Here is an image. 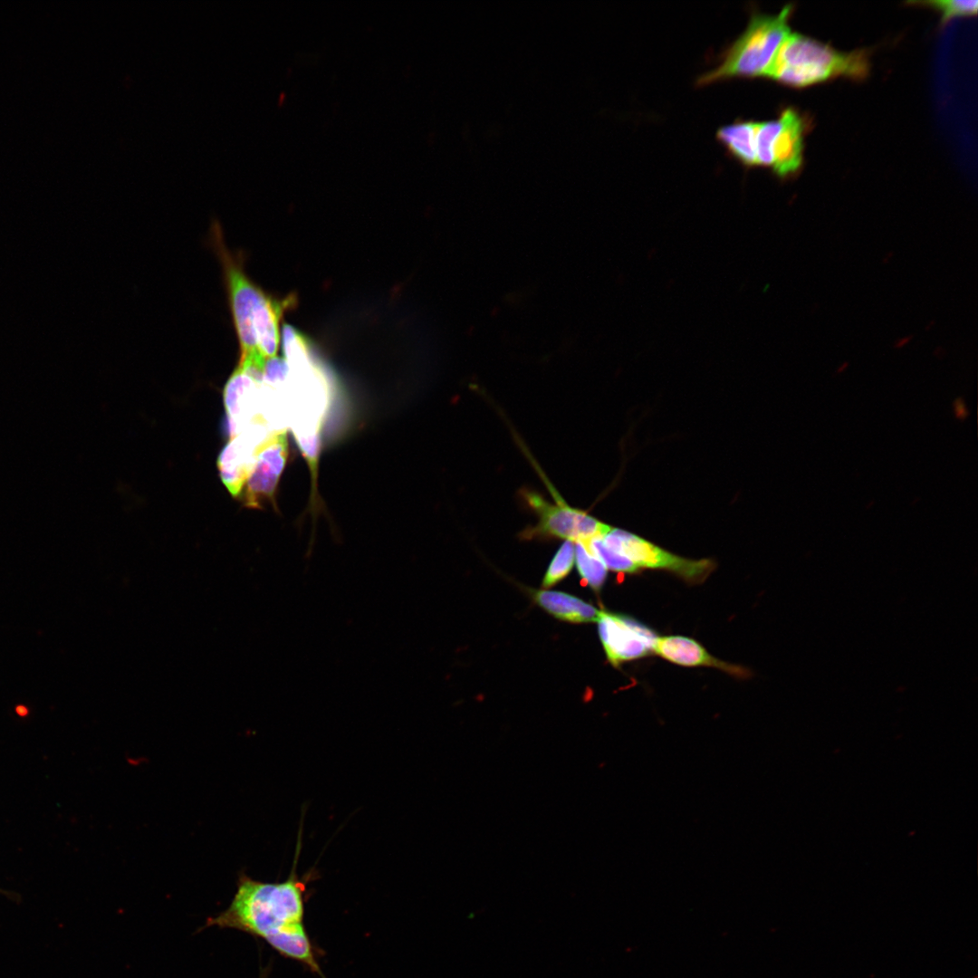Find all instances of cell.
<instances>
[{
  "instance_id": "7a4b0ae2",
  "label": "cell",
  "mask_w": 978,
  "mask_h": 978,
  "mask_svg": "<svg viewBox=\"0 0 978 978\" xmlns=\"http://www.w3.org/2000/svg\"><path fill=\"white\" fill-rule=\"evenodd\" d=\"M869 72L866 51L844 53L796 33L781 45L765 78L783 85L802 88L836 77L855 80Z\"/></svg>"
},
{
  "instance_id": "d6986e66",
  "label": "cell",
  "mask_w": 978,
  "mask_h": 978,
  "mask_svg": "<svg viewBox=\"0 0 978 978\" xmlns=\"http://www.w3.org/2000/svg\"><path fill=\"white\" fill-rule=\"evenodd\" d=\"M954 410L955 417L959 419H964L968 416V411L965 407L964 401L962 398H956L954 402Z\"/></svg>"
},
{
  "instance_id": "6da1fadb",
  "label": "cell",
  "mask_w": 978,
  "mask_h": 978,
  "mask_svg": "<svg viewBox=\"0 0 978 978\" xmlns=\"http://www.w3.org/2000/svg\"><path fill=\"white\" fill-rule=\"evenodd\" d=\"M300 849L299 837L291 874L283 882L265 883L241 876L229 907L209 919L207 925L235 928L261 937L283 956L325 978L303 925L304 895L312 872L298 876Z\"/></svg>"
},
{
  "instance_id": "8fae6325",
  "label": "cell",
  "mask_w": 978,
  "mask_h": 978,
  "mask_svg": "<svg viewBox=\"0 0 978 978\" xmlns=\"http://www.w3.org/2000/svg\"><path fill=\"white\" fill-rule=\"evenodd\" d=\"M271 432L265 424H254L231 438L219 454V475L233 496L243 492L255 465L258 449Z\"/></svg>"
},
{
  "instance_id": "3957f363",
  "label": "cell",
  "mask_w": 978,
  "mask_h": 978,
  "mask_svg": "<svg viewBox=\"0 0 978 978\" xmlns=\"http://www.w3.org/2000/svg\"><path fill=\"white\" fill-rule=\"evenodd\" d=\"M791 5L778 14L753 12L744 32L724 52L720 63L702 74L697 86L731 78L766 77L784 40L791 34Z\"/></svg>"
},
{
  "instance_id": "9c48e42d",
  "label": "cell",
  "mask_w": 978,
  "mask_h": 978,
  "mask_svg": "<svg viewBox=\"0 0 978 978\" xmlns=\"http://www.w3.org/2000/svg\"><path fill=\"white\" fill-rule=\"evenodd\" d=\"M287 456L286 430L271 432L258 449L255 465L244 485L243 501L246 507L260 508L264 502L273 501Z\"/></svg>"
},
{
  "instance_id": "30bf717a",
  "label": "cell",
  "mask_w": 978,
  "mask_h": 978,
  "mask_svg": "<svg viewBox=\"0 0 978 978\" xmlns=\"http://www.w3.org/2000/svg\"><path fill=\"white\" fill-rule=\"evenodd\" d=\"M262 384L263 381L255 375L238 365L227 380L224 388V403L225 431L230 439L254 424L267 426L261 415Z\"/></svg>"
},
{
  "instance_id": "277c9868",
  "label": "cell",
  "mask_w": 978,
  "mask_h": 978,
  "mask_svg": "<svg viewBox=\"0 0 978 978\" xmlns=\"http://www.w3.org/2000/svg\"><path fill=\"white\" fill-rule=\"evenodd\" d=\"M543 478L553 501L550 502L541 493L529 487H523L518 492L523 507L532 512L537 518L534 525L524 528L519 537L523 541L565 540L584 542L596 536L606 533L610 525L602 523L588 512L570 506L550 483Z\"/></svg>"
},
{
  "instance_id": "4fadbf2b",
  "label": "cell",
  "mask_w": 978,
  "mask_h": 978,
  "mask_svg": "<svg viewBox=\"0 0 978 978\" xmlns=\"http://www.w3.org/2000/svg\"><path fill=\"white\" fill-rule=\"evenodd\" d=\"M533 601L554 618L570 623L597 622L600 610L593 605L565 592L549 590H528Z\"/></svg>"
},
{
  "instance_id": "ba28073f",
  "label": "cell",
  "mask_w": 978,
  "mask_h": 978,
  "mask_svg": "<svg viewBox=\"0 0 978 978\" xmlns=\"http://www.w3.org/2000/svg\"><path fill=\"white\" fill-rule=\"evenodd\" d=\"M597 622L605 654L614 666L653 651L657 637L633 618L600 610Z\"/></svg>"
},
{
  "instance_id": "5b68a950",
  "label": "cell",
  "mask_w": 978,
  "mask_h": 978,
  "mask_svg": "<svg viewBox=\"0 0 978 978\" xmlns=\"http://www.w3.org/2000/svg\"><path fill=\"white\" fill-rule=\"evenodd\" d=\"M213 244L219 256L228 294L229 305L240 344V360L265 364L259 354L254 321L256 308L264 295L245 274L241 261L235 258L223 242L218 224L213 225Z\"/></svg>"
},
{
  "instance_id": "5bb4252c",
  "label": "cell",
  "mask_w": 978,
  "mask_h": 978,
  "mask_svg": "<svg viewBox=\"0 0 978 978\" xmlns=\"http://www.w3.org/2000/svg\"><path fill=\"white\" fill-rule=\"evenodd\" d=\"M756 124L757 121L738 120L723 126L716 132L717 140L734 159L746 168L758 167L755 144Z\"/></svg>"
},
{
  "instance_id": "e0dca14e",
  "label": "cell",
  "mask_w": 978,
  "mask_h": 978,
  "mask_svg": "<svg viewBox=\"0 0 978 978\" xmlns=\"http://www.w3.org/2000/svg\"><path fill=\"white\" fill-rule=\"evenodd\" d=\"M601 536L593 537L585 544L590 551L596 556L607 569L622 573H634L639 570V568L628 558L607 547L603 542Z\"/></svg>"
},
{
  "instance_id": "52a82bcc",
  "label": "cell",
  "mask_w": 978,
  "mask_h": 978,
  "mask_svg": "<svg viewBox=\"0 0 978 978\" xmlns=\"http://www.w3.org/2000/svg\"><path fill=\"white\" fill-rule=\"evenodd\" d=\"M601 539L607 547L628 558L638 568L667 570L694 583L703 581L714 568L710 560H688L679 557L618 528L610 527Z\"/></svg>"
},
{
  "instance_id": "ac0fdd59",
  "label": "cell",
  "mask_w": 978,
  "mask_h": 978,
  "mask_svg": "<svg viewBox=\"0 0 978 978\" xmlns=\"http://www.w3.org/2000/svg\"><path fill=\"white\" fill-rule=\"evenodd\" d=\"M925 4L940 12L943 23L954 17L975 15L978 9L976 0H942L929 1Z\"/></svg>"
},
{
  "instance_id": "8992f818",
  "label": "cell",
  "mask_w": 978,
  "mask_h": 978,
  "mask_svg": "<svg viewBox=\"0 0 978 978\" xmlns=\"http://www.w3.org/2000/svg\"><path fill=\"white\" fill-rule=\"evenodd\" d=\"M804 121L793 109H785L773 120L757 122L755 144L758 167L772 169L787 178L800 169L803 160Z\"/></svg>"
},
{
  "instance_id": "2e32d148",
  "label": "cell",
  "mask_w": 978,
  "mask_h": 978,
  "mask_svg": "<svg viewBox=\"0 0 978 978\" xmlns=\"http://www.w3.org/2000/svg\"><path fill=\"white\" fill-rule=\"evenodd\" d=\"M575 561V543L565 541L555 552L546 573L542 587L549 589L562 580L570 572Z\"/></svg>"
},
{
  "instance_id": "7c38bea8",
  "label": "cell",
  "mask_w": 978,
  "mask_h": 978,
  "mask_svg": "<svg viewBox=\"0 0 978 978\" xmlns=\"http://www.w3.org/2000/svg\"><path fill=\"white\" fill-rule=\"evenodd\" d=\"M653 651L663 658L686 666H714L737 676H746V669L712 657L699 643L689 638L669 636L657 638Z\"/></svg>"
},
{
  "instance_id": "9a60e30c",
  "label": "cell",
  "mask_w": 978,
  "mask_h": 978,
  "mask_svg": "<svg viewBox=\"0 0 978 978\" xmlns=\"http://www.w3.org/2000/svg\"><path fill=\"white\" fill-rule=\"evenodd\" d=\"M575 561L581 580L594 591H599L607 578V568L584 542H575Z\"/></svg>"
}]
</instances>
